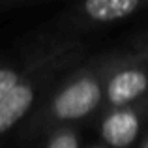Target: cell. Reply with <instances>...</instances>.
Instances as JSON below:
<instances>
[{
  "label": "cell",
  "mask_w": 148,
  "mask_h": 148,
  "mask_svg": "<svg viewBox=\"0 0 148 148\" xmlns=\"http://www.w3.org/2000/svg\"><path fill=\"white\" fill-rule=\"evenodd\" d=\"M41 148H81V135L77 126L53 130L41 139Z\"/></svg>",
  "instance_id": "8992f818"
},
{
  "label": "cell",
  "mask_w": 148,
  "mask_h": 148,
  "mask_svg": "<svg viewBox=\"0 0 148 148\" xmlns=\"http://www.w3.org/2000/svg\"><path fill=\"white\" fill-rule=\"evenodd\" d=\"M130 53L135 58H139V60L148 62V32H145L143 36H139L133 41V45L130 47Z\"/></svg>",
  "instance_id": "52a82bcc"
},
{
  "label": "cell",
  "mask_w": 148,
  "mask_h": 148,
  "mask_svg": "<svg viewBox=\"0 0 148 148\" xmlns=\"http://www.w3.org/2000/svg\"><path fill=\"white\" fill-rule=\"evenodd\" d=\"M84 148H107L103 143H92V145H86Z\"/></svg>",
  "instance_id": "9c48e42d"
},
{
  "label": "cell",
  "mask_w": 148,
  "mask_h": 148,
  "mask_svg": "<svg viewBox=\"0 0 148 148\" xmlns=\"http://www.w3.org/2000/svg\"><path fill=\"white\" fill-rule=\"evenodd\" d=\"M90 56L83 38L49 28L11 47L0 66V135L17 131L58 81Z\"/></svg>",
  "instance_id": "6da1fadb"
},
{
  "label": "cell",
  "mask_w": 148,
  "mask_h": 148,
  "mask_svg": "<svg viewBox=\"0 0 148 148\" xmlns=\"http://www.w3.org/2000/svg\"><path fill=\"white\" fill-rule=\"evenodd\" d=\"M145 98H148V62L139 60L130 49H124L120 62L107 79L103 111L137 103Z\"/></svg>",
  "instance_id": "5b68a950"
},
{
  "label": "cell",
  "mask_w": 148,
  "mask_h": 148,
  "mask_svg": "<svg viewBox=\"0 0 148 148\" xmlns=\"http://www.w3.org/2000/svg\"><path fill=\"white\" fill-rule=\"evenodd\" d=\"M148 124V98L124 107L103 111L96 118L99 143L107 148H131L141 143L143 130Z\"/></svg>",
  "instance_id": "277c9868"
},
{
  "label": "cell",
  "mask_w": 148,
  "mask_h": 148,
  "mask_svg": "<svg viewBox=\"0 0 148 148\" xmlns=\"http://www.w3.org/2000/svg\"><path fill=\"white\" fill-rule=\"evenodd\" d=\"M148 11V0H88L66 8L47 23L45 28L58 34L79 36L107 28L116 23Z\"/></svg>",
  "instance_id": "3957f363"
},
{
  "label": "cell",
  "mask_w": 148,
  "mask_h": 148,
  "mask_svg": "<svg viewBox=\"0 0 148 148\" xmlns=\"http://www.w3.org/2000/svg\"><path fill=\"white\" fill-rule=\"evenodd\" d=\"M137 148H148V131L145 133V137L141 139V143H139V146Z\"/></svg>",
  "instance_id": "ba28073f"
},
{
  "label": "cell",
  "mask_w": 148,
  "mask_h": 148,
  "mask_svg": "<svg viewBox=\"0 0 148 148\" xmlns=\"http://www.w3.org/2000/svg\"><path fill=\"white\" fill-rule=\"evenodd\" d=\"M122 51L112 49L92 54L86 62L64 75L17 130L19 139H43L56 127L79 126L90 118L96 120L103 111L107 79L120 62Z\"/></svg>",
  "instance_id": "7a4b0ae2"
}]
</instances>
